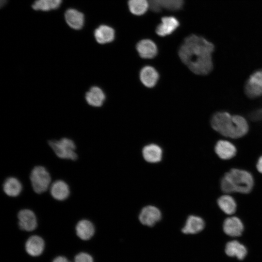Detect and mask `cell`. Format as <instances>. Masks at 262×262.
Wrapping results in <instances>:
<instances>
[{"instance_id":"obj_5","label":"cell","mask_w":262,"mask_h":262,"mask_svg":"<svg viewBox=\"0 0 262 262\" xmlns=\"http://www.w3.org/2000/svg\"><path fill=\"white\" fill-rule=\"evenodd\" d=\"M30 179L33 191L37 194L46 192L51 183L49 172L43 166H35L31 171Z\"/></svg>"},{"instance_id":"obj_6","label":"cell","mask_w":262,"mask_h":262,"mask_svg":"<svg viewBox=\"0 0 262 262\" xmlns=\"http://www.w3.org/2000/svg\"><path fill=\"white\" fill-rule=\"evenodd\" d=\"M18 225L19 229L26 231H32L37 226V221L34 212L29 209H23L18 213Z\"/></svg>"},{"instance_id":"obj_12","label":"cell","mask_w":262,"mask_h":262,"mask_svg":"<svg viewBox=\"0 0 262 262\" xmlns=\"http://www.w3.org/2000/svg\"><path fill=\"white\" fill-rule=\"evenodd\" d=\"M139 78L142 83L147 88L154 87L158 82L159 74L157 70L150 66L143 67L139 73Z\"/></svg>"},{"instance_id":"obj_26","label":"cell","mask_w":262,"mask_h":262,"mask_svg":"<svg viewBox=\"0 0 262 262\" xmlns=\"http://www.w3.org/2000/svg\"><path fill=\"white\" fill-rule=\"evenodd\" d=\"M128 4L130 11L137 16L145 14L149 7L148 0H129Z\"/></svg>"},{"instance_id":"obj_13","label":"cell","mask_w":262,"mask_h":262,"mask_svg":"<svg viewBox=\"0 0 262 262\" xmlns=\"http://www.w3.org/2000/svg\"><path fill=\"white\" fill-rule=\"evenodd\" d=\"M85 99L90 106L99 107L103 104L106 99V95L100 87L93 86L85 93Z\"/></svg>"},{"instance_id":"obj_7","label":"cell","mask_w":262,"mask_h":262,"mask_svg":"<svg viewBox=\"0 0 262 262\" xmlns=\"http://www.w3.org/2000/svg\"><path fill=\"white\" fill-rule=\"evenodd\" d=\"M245 92L247 96L251 98L262 95V70L250 76L246 84Z\"/></svg>"},{"instance_id":"obj_28","label":"cell","mask_w":262,"mask_h":262,"mask_svg":"<svg viewBox=\"0 0 262 262\" xmlns=\"http://www.w3.org/2000/svg\"><path fill=\"white\" fill-rule=\"evenodd\" d=\"M75 262H94V260L89 254L81 252L78 253L74 258Z\"/></svg>"},{"instance_id":"obj_3","label":"cell","mask_w":262,"mask_h":262,"mask_svg":"<svg viewBox=\"0 0 262 262\" xmlns=\"http://www.w3.org/2000/svg\"><path fill=\"white\" fill-rule=\"evenodd\" d=\"M252 175L248 171L238 168H232L225 173L220 182L222 191L225 193L237 192L250 193L254 186Z\"/></svg>"},{"instance_id":"obj_11","label":"cell","mask_w":262,"mask_h":262,"mask_svg":"<svg viewBox=\"0 0 262 262\" xmlns=\"http://www.w3.org/2000/svg\"><path fill=\"white\" fill-rule=\"evenodd\" d=\"M45 246L44 240L41 237L33 235L30 236L26 241L25 249L29 255L38 257L42 254Z\"/></svg>"},{"instance_id":"obj_18","label":"cell","mask_w":262,"mask_h":262,"mask_svg":"<svg viewBox=\"0 0 262 262\" xmlns=\"http://www.w3.org/2000/svg\"><path fill=\"white\" fill-rule=\"evenodd\" d=\"M50 193L52 197L58 201H63L67 198L70 195V189L68 184L63 180H57L50 186Z\"/></svg>"},{"instance_id":"obj_4","label":"cell","mask_w":262,"mask_h":262,"mask_svg":"<svg viewBox=\"0 0 262 262\" xmlns=\"http://www.w3.org/2000/svg\"><path fill=\"white\" fill-rule=\"evenodd\" d=\"M48 144L56 155L61 159L74 161L78 158L75 152L76 145L70 138L64 137L60 140H50L48 141Z\"/></svg>"},{"instance_id":"obj_30","label":"cell","mask_w":262,"mask_h":262,"mask_svg":"<svg viewBox=\"0 0 262 262\" xmlns=\"http://www.w3.org/2000/svg\"><path fill=\"white\" fill-rule=\"evenodd\" d=\"M52 262H71L68 260V259L64 256H58L55 257Z\"/></svg>"},{"instance_id":"obj_22","label":"cell","mask_w":262,"mask_h":262,"mask_svg":"<svg viewBox=\"0 0 262 262\" xmlns=\"http://www.w3.org/2000/svg\"><path fill=\"white\" fill-rule=\"evenodd\" d=\"M142 154L146 161L151 163H155L159 162L162 160L163 151L158 145L150 144L143 147Z\"/></svg>"},{"instance_id":"obj_1","label":"cell","mask_w":262,"mask_h":262,"mask_svg":"<svg viewBox=\"0 0 262 262\" xmlns=\"http://www.w3.org/2000/svg\"><path fill=\"white\" fill-rule=\"evenodd\" d=\"M213 45L205 38L191 34L185 38L179 49L181 61L194 74L205 75L213 67Z\"/></svg>"},{"instance_id":"obj_23","label":"cell","mask_w":262,"mask_h":262,"mask_svg":"<svg viewBox=\"0 0 262 262\" xmlns=\"http://www.w3.org/2000/svg\"><path fill=\"white\" fill-rule=\"evenodd\" d=\"M225 250L228 256L235 257L239 260H243L247 253L245 246L236 240L229 242L226 245Z\"/></svg>"},{"instance_id":"obj_16","label":"cell","mask_w":262,"mask_h":262,"mask_svg":"<svg viewBox=\"0 0 262 262\" xmlns=\"http://www.w3.org/2000/svg\"><path fill=\"white\" fill-rule=\"evenodd\" d=\"M214 150L221 159L229 160L234 157L237 152L236 147L228 141L219 140L216 144Z\"/></svg>"},{"instance_id":"obj_9","label":"cell","mask_w":262,"mask_h":262,"mask_svg":"<svg viewBox=\"0 0 262 262\" xmlns=\"http://www.w3.org/2000/svg\"><path fill=\"white\" fill-rule=\"evenodd\" d=\"M224 232L231 237H238L242 234L244 227L241 220L236 216L227 218L223 224Z\"/></svg>"},{"instance_id":"obj_31","label":"cell","mask_w":262,"mask_h":262,"mask_svg":"<svg viewBox=\"0 0 262 262\" xmlns=\"http://www.w3.org/2000/svg\"><path fill=\"white\" fill-rule=\"evenodd\" d=\"M256 168L257 170L261 174H262V155L258 159L257 164Z\"/></svg>"},{"instance_id":"obj_10","label":"cell","mask_w":262,"mask_h":262,"mask_svg":"<svg viewBox=\"0 0 262 262\" xmlns=\"http://www.w3.org/2000/svg\"><path fill=\"white\" fill-rule=\"evenodd\" d=\"M136 49L140 57L143 59H152L158 53L156 44L148 39L139 41L136 44Z\"/></svg>"},{"instance_id":"obj_25","label":"cell","mask_w":262,"mask_h":262,"mask_svg":"<svg viewBox=\"0 0 262 262\" xmlns=\"http://www.w3.org/2000/svg\"><path fill=\"white\" fill-rule=\"evenodd\" d=\"M217 203L219 208L226 214L231 215L236 211V201L229 195L226 194L220 196Z\"/></svg>"},{"instance_id":"obj_27","label":"cell","mask_w":262,"mask_h":262,"mask_svg":"<svg viewBox=\"0 0 262 262\" xmlns=\"http://www.w3.org/2000/svg\"><path fill=\"white\" fill-rule=\"evenodd\" d=\"M62 0H36L32 5L35 10L48 11L58 8Z\"/></svg>"},{"instance_id":"obj_8","label":"cell","mask_w":262,"mask_h":262,"mask_svg":"<svg viewBox=\"0 0 262 262\" xmlns=\"http://www.w3.org/2000/svg\"><path fill=\"white\" fill-rule=\"evenodd\" d=\"M161 217V212L158 208L153 206H147L142 209L139 219L143 225L152 227L159 221Z\"/></svg>"},{"instance_id":"obj_17","label":"cell","mask_w":262,"mask_h":262,"mask_svg":"<svg viewBox=\"0 0 262 262\" xmlns=\"http://www.w3.org/2000/svg\"><path fill=\"white\" fill-rule=\"evenodd\" d=\"M77 236L81 240L87 241L94 235L95 228L93 224L89 220L82 219L75 226Z\"/></svg>"},{"instance_id":"obj_2","label":"cell","mask_w":262,"mask_h":262,"mask_svg":"<svg viewBox=\"0 0 262 262\" xmlns=\"http://www.w3.org/2000/svg\"><path fill=\"white\" fill-rule=\"evenodd\" d=\"M213 128L224 136L238 138L248 131V126L246 119L241 116L231 115L227 112L215 114L211 120Z\"/></svg>"},{"instance_id":"obj_24","label":"cell","mask_w":262,"mask_h":262,"mask_svg":"<svg viewBox=\"0 0 262 262\" xmlns=\"http://www.w3.org/2000/svg\"><path fill=\"white\" fill-rule=\"evenodd\" d=\"M2 188L6 195L11 197H16L19 195L21 192L22 185L17 179L10 177L4 180Z\"/></svg>"},{"instance_id":"obj_14","label":"cell","mask_w":262,"mask_h":262,"mask_svg":"<svg viewBox=\"0 0 262 262\" xmlns=\"http://www.w3.org/2000/svg\"><path fill=\"white\" fill-rule=\"evenodd\" d=\"M149 7L154 12L162 9L176 11L180 9L183 4V0H148Z\"/></svg>"},{"instance_id":"obj_20","label":"cell","mask_w":262,"mask_h":262,"mask_svg":"<svg viewBox=\"0 0 262 262\" xmlns=\"http://www.w3.org/2000/svg\"><path fill=\"white\" fill-rule=\"evenodd\" d=\"M65 17L69 26L75 30H80L83 26L84 15L74 9H69L65 13Z\"/></svg>"},{"instance_id":"obj_15","label":"cell","mask_w":262,"mask_h":262,"mask_svg":"<svg viewBox=\"0 0 262 262\" xmlns=\"http://www.w3.org/2000/svg\"><path fill=\"white\" fill-rule=\"evenodd\" d=\"M179 22L174 16H164L161 22L157 26L156 33L161 36H165L171 34L179 27Z\"/></svg>"},{"instance_id":"obj_29","label":"cell","mask_w":262,"mask_h":262,"mask_svg":"<svg viewBox=\"0 0 262 262\" xmlns=\"http://www.w3.org/2000/svg\"><path fill=\"white\" fill-rule=\"evenodd\" d=\"M252 119L258 120L262 119V109L254 112L251 115Z\"/></svg>"},{"instance_id":"obj_21","label":"cell","mask_w":262,"mask_h":262,"mask_svg":"<svg viewBox=\"0 0 262 262\" xmlns=\"http://www.w3.org/2000/svg\"><path fill=\"white\" fill-rule=\"evenodd\" d=\"M115 36L114 30L108 26L102 25L94 32V37L98 43L105 44L112 42Z\"/></svg>"},{"instance_id":"obj_32","label":"cell","mask_w":262,"mask_h":262,"mask_svg":"<svg viewBox=\"0 0 262 262\" xmlns=\"http://www.w3.org/2000/svg\"><path fill=\"white\" fill-rule=\"evenodd\" d=\"M6 0H0V6L2 7L6 2Z\"/></svg>"},{"instance_id":"obj_19","label":"cell","mask_w":262,"mask_h":262,"mask_svg":"<svg viewBox=\"0 0 262 262\" xmlns=\"http://www.w3.org/2000/svg\"><path fill=\"white\" fill-rule=\"evenodd\" d=\"M204 227L205 222L202 218L198 216L190 215L187 219L181 230L184 234H194L201 231Z\"/></svg>"}]
</instances>
